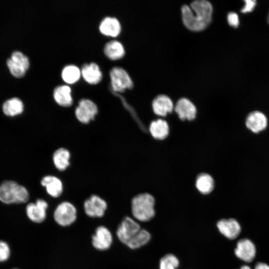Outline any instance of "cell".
<instances>
[{
  "instance_id": "10",
  "label": "cell",
  "mask_w": 269,
  "mask_h": 269,
  "mask_svg": "<svg viewBox=\"0 0 269 269\" xmlns=\"http://www.w3.org/2000/svg\"><path fill=\"white\" fill-rule=\"evenodd\" d=\"M40 184L45 189L48 195L52 198H58L62 195L64 191V183L62 180L57 176L47 174L43 176Z\"/></svg>"
},
{
  "instance_id": "11",
  "label": "cell",
  "mask_w": 269,
  "mask_h": 269,
  "mask_svg": "<svg viewBox=\"0 0 269 269\" xmlns=\"http://www.w3.org/2000/svg\"><path fill=\"white\" fill-rule=\"evenodd\" d=\"M48 207V204L45 200L37 199L35 202H31L27 205V216L33 222L40 223L46 219Z\"/></svg>"
},
{
  "instance_id": "8",
  "label": "cell",
  "mask_w": 269,
  "mask_h": 269,
  "mask_svg": "<svg viewBox=\"0 0 269 269\" xmlns=\"http://www.w3.org/2000/svg\"><path fill=\"white\" fill-rule=\"evenodd\" d=\"M108 205L105 200L96 194L91 195L86 199L83 208L86 215L92 218H100L104 216Z\"/></svg>"
},
{
  "instance_id": "17",
  "label": "cell",
  "mask_w": 269,
  "mask_h": 269,
  "mask_svg": "<svg viewBox=\"0 0 269 269\" xmlns=\"http://www.w3.org/2000/svg\"><path fill=\"white\" fill-rule=\"evenodd\" d=\"M266 116L261 112L254 111L250 113L246 120V125L248 129L254 133L264 131L267 127Z\"/></svg>"
},
{
  "instance_id": "31",
  "label": "cell",
  "mask_w": 269,
  "mask_h": 269,
  "mask_svg": "<svg viewBox=\"0 0 269 269\" xmlns=\"http://www.w3.org/2000/svg\"><path fill=\"white\" fill-rule=\"evenodd\" d=\"M227 21L230 26L238 27L240 23L238 14L233 11L229 12L227 14Z\"/></svg>"
},
{
  "instance_id": "18",
  "label": "cell",
  "mask_w": 269,
  "mask_h": 269,
  "mask_svg": "<svg viewBox=\"0 0 269 269\" xmlns=\"http://www.w3.org/2000/svg\"><path fill=\"white\" fill-rule=\"evenodd\" d=\"M148 131L153 139L157 140H163L168 136L170 129L166 120L157 119L150 123Z\"/></svg>"
},
{
  "instance_id": "34",
  "label": "cell",
  "mask_w": 269,
  "mask_h": 269,
  "mask_svg": "<svg viewBox=\"0 0 269 269\" xmlns=\"http://www.w3.org/2000/svg\"><path fill=\"white\" fill-rule=\"evenodd\" d=\"M240 269H251L248 266H243L240 268Z\"/></svg>"
},
{
  "instance_id": "2",
  "label": "cell",
  "mask_w": 269,
  "mask_h": 269,
  "mask_svg": "<svg viewBox=\"0 0 269 269\" xmlns=\"http://www.w3.org/2000/svg\"><path fill=\"white\" fill-rule=\"evenodd\" d=\"M155 199L147 192L140 193L134 196L131 200V211L133 217L140 222H147L155 214Z\"/></svg>"
},
{
  "instance_id": "20",
  "label": "cell",
  "mask_w": 269,
  "mask_h": 269,
  "mask_svg": "<svg viewBox=\"0 0 269 269\" xmlns=\"http://www.w3.org/2000/svg\"><path fill=\"white\" fill-rule=\"evenodd\" d=\"M81 72L83 79L89 84H98L102 79V72L99 65L95 62L84 64Z\"/></svg>"
},
{
  "instance_id": "33",
  "label": "cell",
  "mask_w": 269,
  "mask_h": 269,
  "mask_svg": "<svg viewBox=\"0 0 269 269\" xmlns=\"http://www.w3.org/2000/svg\"><path fill=\"white\" fill-rule=\"evenodd\" d=\"M255 269H269V266L265 263H259L256 265Z\"/></svg>"
},
{
  "instance_id": "12",
  "label": "cell",
  "mask_w": 269,
  "mask_h": 269,
  "mask_svg": "<svg viewBox=\"0 0 269 269\" xmlns=\"http://www.w3.org/2000/svg\"><path fill=\"white\" fill-rule=\"evenodd\" d=\"M113 242L110 231L106 227H98L92 238L93 247L98 250L105 251L109 249Z\"/></svg>"
},
{
  "instance_id": "29",
  "label": "cell",
  "mask_w": 269,
  "mask_h": 269,
  "mask_svg": "<svg viewBox=\"0 0 269 269\" xmlns=\"http://www.w3.org/2000/svg\"><path fill=\"white\" fill-rule=\"evenodd\" d=\"M6 63L13 76L17 78H21L25 75L26 70L15 63L10 58L7 60Z\"/></svg>"
},
{
  "instance_id": "6",
  "label": "cell",
  "mask_w": 269,
  "mask_h": 269,
  "mask_svg": "<svg viewBox=\"0 0 269 269\" xmlns=\"http://www.w3.org/2000/svg\"><path fill=\"white\" fill-rule=\"evenodd\" d=\"M112 89L117 92H123L133 87L134 83L129 73L123 68L114 67L110 72Z\"/></svg>"
},
{
  "instance_id": "30",
  "label": "cell",
  "mask_w": 269,
  "mask_h": 269,
  "mask_svg": "<svg viewBox=\"0 0 269 269\" xmlns=\"http://www.w3.org/2000/svg\"><path fill=\"white\" fill-rule=\"evenodd\" d=\"M10 249L5 242L0 240V263L6 261L10 257Z\"/></svg>"
},
{
  "instance_id": "27",
  "label": "cell",
  "mask_w": 269,
  "mask_h": 269,
  "mask_svg": "<svg viewBox=\"0 0 269 269\" xmlns=\"http://www.w3.org/2000/svg\"><path fill=\"white\" fill-rule=\"evenodd\" d=\"M179 265L178 259L174 255L168 254L161 258L159 264V269H177Z\"/></svg>"
},
{
  "instance_id": "22",
  "label": "cell",
  "mask_w": 269,
  "mask_h": 269,
  "mask_svg": "<svg viewBox=\"0 0 269 269\" xmlns=\"http://www.w3.org/2000/svg\"><path fill=\"white\" fill-rule=\"evenodd\" d=\"M195 186L197 191L203 195L210 194L215 187L213 177L207 173L199 174L196 177Z\"/></svg>"
},
{
  "instance_id": "21",
  "label": "cell",
  "mask_w": 269,
  "mask_h": 269,
  "mask_svg": "<svg viewBox=\"0 0 269 269\" xmlns=\"http://www.w3.org/2000/svg\"><path fill=\"white\" fill-rule=\"evenodd\" d=\"M99 29L100 32L104 35L116 37L121 31V25L116 17L107 16L101 21Z\"/></svg>"
},
{
  "instance_id": "7",
  "label": "cell",
  "mask_w": 269,
  "mask_h": 269,
  "mask_svg": "<svg viewBox=\"0 0 269 269\" xmlns=\"http://www.w3.org/2000/svg\"><path fill=\"white\" fill-rule=\"evenodd\" d=\"M141 229L136 220L130 217H126L118 227L117 236L122 243L127 245Z\"/></svg>"
},
{
  "instance_id": "35",
  "label": "cell",
  "mask_w": 269,
  "mask_h": 269,
  "mask_svg": "<svg viewBox=\"0 0 269 269\" xmlns=\"http://www.w3.org/2000/svg\"><path fill=\"white\" fill-rule=\"evenodd\" d=\"M268 22L269 24V15H268Z\"/></svg>"
},
{
  "instance_id": "15",
  "label": "cell",
  "mask_w": 269,
  "mask_h": 269,
  "mask_svg": "<svg viewBox=\"0 0 269 269\" xmlns=\"http://www.w3.org/2000/svg\"><path fill=\"white\" fill-rule=\"evenodd\" d=\"M235 253L240 260L247 263L251 262L256 256V247L250 240L242 239L237 243Z\"/></svg>"
},
{
  "instance_id": "32",
  "label": "cell",
  "mask_w": 269,
  "mask_h": 269,
  "mask_svg": "<svg viewBox=\"0 0 269 269\" xmlns=\"http://www.w3.org/2000/svg\"><path fill=\"white\" fill-rule=\"evenodd\" d=\"M257 4V1L255 0H244V5L242 8L241 11L243 13H249L253 11Z\"/></svg>"
},
{
  "instance_id": "19",
  "label": "cell",
  "mask_w": 269,
  "mask_h": 269,
  "mask_svg": "<svg viewBox=\"0 0 269 269\" xmlns=\"http://www.w3.org/2000/svg\"><path fill=\"white\" fill-rule=\"evenodd\" d=\"M71 92L70 87L67 85L58 86L53 90V99L56 104L60 107H69L73 103Z\"/></svg>"
},
{
  "instance_id": "28",
  "label": "cell",
  "mask_w": 269,
  "mask_h": 269,
  "mask_svg": "<svg viewBox=\"0 0 269 269\" xmlns=\"http://www.w3.org/2000/svg\"><path fill=\"white\" fill-rule=\"evenodd\" d=\"M10 59L16 64L27 70L29 67L28 58L20 51H14L11 56Z\"/></svg>"
},
{
  "instance_id": "26",
  "label": "cell",
  "mask_w": 269,
  "mask_h": 269,
  "mask_svg": "<svg viewBox=\"0 0 269 269\" xmlns=\"http://www.w3.org/2000/svg\"><path fill=\"white\" fill-rule=\"evenodd\" d=\"M150 238V233L147 230L141 229L126 246L131 249H136L147 244Z\"/></svg>"
},
{
  "instance_id": "9",
  "label": "cell",
  "mask_w": 269,
  "mask_h": 269,
  "mask_svg": "<svg viewBox=\"0 0 269 269\" xmlns=\"http://www.w3.org/2000/svg\"><path fill=\"white\" fill-rule=\"evenodd\" d=\"M174 110L178 119L182 121H193L197 114L195 105L185 98H181L177 101Z\"/></svg>"
},
{
  "instance_id": "14",
  "label": "cell",
  "mask_w": 269,
  "mask_h": 269,
  "mask_svg": "<svg viewBox=\"0 0 269 269\" xmlns=\"http://www.w3.org/2000/svg\"><path fill=\"white\" fill-rule=\"evenodd\" d=\"M70 151L65 147L56 149L52 155V161L54 167L60 172L66 170L71 164Z\"/></svg>"
},
{
  "instance_id": "16",
  "label": "cell",
  "mask_w": 269,
  "mask_h": 269,
  "mask_svg": "<svg viewBox=\"0 0 269 269\" xmlns=\"http://www.w3.org/2000/svg\"><path fill=\"white\" fill-rule=\"evenodd\" d=\"M217 226L221 234L231 240L236 238L241 230L239 223L234 219H221L217 222Z\"/></svg>"
},
{
  "instance_id": "5",
  "label": "cell",
  "mask_w": 269,
  "mask_h": 269,
  "mask_svg": "<svg viewBox=\"0 0 269 269\" xmlns=\"http://www.w3.org/2000/svg\"><path fill=\"white\" fill-rule=\"evenodd\" d=\"M98 113L97 105L91 100L82 99L74 111L77 121L83 125L89 124L93 121Z\"/></svg>"
},
{
  "instance_id": "13",
  "label": "cell",
  "mask_w": 269,
  "mask_h": 269,
  "mask_svg": "<svg viewBox=\"0 0 269 269\" xmlns=\"http://www.w3.org/2000/svg\"><path fill=\"white\" fill-rule=\"evenodd\" d=\"M174 108L172 100L165 95L156 96L151 103L152 111L157 116L165 117L172 113Z\"/></svg>"
},
{
  "instance_id": "25",
  "label": "cell",
  "mask_w": 269,
  "mask_h": 269,
  "mask_svg": "<svg viewBox=\"0 0 269 269\" xmlns=\"http://www.w3.org/2000/svg\"><path fill=\"white\" fill-rule=\"evenodd\" d=\"M81 72L75 65L69 64L65 66L61 72L62 80L66 83L72 84L77 82L80 78Z\"/></svg>"
},
{
  "instance_id": "24",
  "label": "cell",
  "mask_w": 269,
  "mask_h": 269,
  "mask_svg": "<svg viewBox=\"0 0 269 269\" xmlns=\"http://www.w3.org/2000/svg\"><path fill=\"white\" fill-rule=\"evenodd\" d=\"M24 109L22 101L18 98H12L6 100L2 105L3 113L7 116L14 117L21 114Z\"/></svg>"
},
{
  "instance_id": "1",
  "label": "cell",
  "mask_w": 269,
  "mask_h": 269,
  "mask_svg": "<svg viewBox=\"0 0 269 269\" xmlns=\"http://www.w3.org/2000/svg\"><path fill=\"white\" fill-rule=\"evenodd\" d=\"M181 10L183 23L191 31L203 30L211 21L213 7L207 0H194L190 3V6L183 5Z\"/></svg>"
},
{
  "instance_id": "4",
  "label": "cell",
  "mask_w": 269,
  "mask_h": 269,
  "mask_svg": "<svg viewBox=\"0 0 269 269\" xmlns=\"http://www.w3.org/2000/svg\"><path fill=\"white\" fill-rule=\"evenodd\" d=\"M76 208L69 201H63L56 207L53 217L55 222L61 226H68L73 224L77 219Z\"/></svg>"
},
{
  "instance_id": "23",
  "label": "cell",
  "mask_w": 269,
  "mask_h": 269,
  "mask_svg": "<svg viewBox=\"0 0 269 269\" xmlns=\"http://www.w3.org/2000/svg\"><path fill=\"white\" fill-rule=\"evenodd\" d=\"M103 50L105 55L112 60L120 59L125 54L123 45L117 40H112L107 42Z\"/></svg>"
},
{
  "instance_id": "3",
  "label": "cell",
  "mask_w": 269,
  "mask_h": 269,
  "mask_svg": "<svg viewBox=\"0 0 269 269\" xmlns=\"http://www.w3.org/2000/svg\"><path fill=\"white\" fill-rule=\"evenodd\" d=\"M29 193L25 187L15 181L6 180L0 185V201L6 204L27 202Z\"/></svg>"
},
{
  "instance_id": "36",
  "label": "cell",
  "mask_w": 269,
  "mask_h": 269,
  "mask_svg": "<svg viewBox=\"0 0 269 269\" xmlns=\"http://www.w3.org/2000/svg\"></svg>"
}]
</instances>
